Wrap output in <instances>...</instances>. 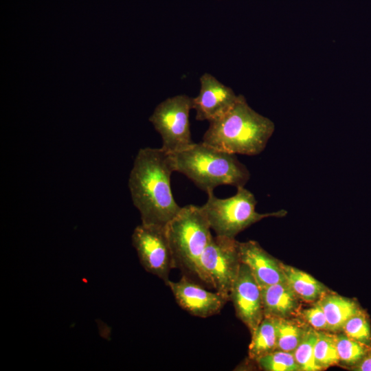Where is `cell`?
<instances>
[{
	"instance_id": "cell-4",
	"label": "cell",
	"mask_w": 371,
	"mask_h": 371,
	"mask_svg": "<svg viewBox=\"0 0 371 371\" xmlns=\"http://www.w3.org/2000/svg\"><path fill=\"white\" fill-rule=\"evenodd\" d=\"M166 231L177 267L196 275L201 256L213 236L201 207H181Z\"/></svg>"
},
{
	"instance_id": "cell-22",
	"label": "cell",
	"mask_w": 371,
	"mask_h": 371,
	"mask_svg": "<svg viewBox=\"0 0 371 371\" xmlns=\"http://www.w3.org/2000/svg\"><path fill=\"white\" fill-rule=\"evenodd\" d=\"M255 361L266 371H300L293 352L275 350Z\"/></svg>"
},
{
	"instance_id": "cell-16",
	"label": "cell",
	"mask_w": 371,
	"mask_h": 371,
	"mask_svg": "<svg viewBox=\"0 0 371 371\" xmlns=\"http://www.w3.org/2000/svg\"><path fill=\"white\" fill-rule=\"evenodd\" d=\"M277 318L265 317L251 335L248 355L251 360L276 350Z\"/></svg>"
},
{
	"instance_id": "cell-14",
	"label": "cell",
	"mask_w": 371,
	"mask_h": 371,
	"mask_svg": "<svg viewBox=\"0 0 371 371\" xmlns=\"http://www.w3.org/2000/svg\"><path fill=\"white\" fill-rule=\"evenodd\" d=\"M318 302L325 314L328 332L336 333L342 332L347 320L361 308L356 300L329 293L324 295Z\"/></svg>"
},
{
	"instance_id": "cell-15",
	"label": "cell",
	"mask_w": 371,
	"mask_h": 371,
	"mask_svg": "<svg viewBox=\"0 0 371 371\" xmlns=\"http://www.w3.org/2000/svg\"><path fill=\"white\" fill-rule=\"evenodd\" d=\"M286 282L297 296L306 302L318 301L328 289L308 273L281 262Z\"/></svg>"
},
{
	"instance_id": "cell-10",
	"label": "cell",
	"mask_w": 371,
	"mask_h": 371,
	"mask_svg": "<svg viewBox=\"0 0 371 371\" xmlns=\"http://www.w3.org/2000/svg\"><path fill=\"white\" fill-rule=\"evenodd\" d=\"M172 291L178 305L189 314L206 318L220 313L229 300L218 291H209L183 276L165 283Z\"/></svg>"
},
{
	"instance_id": "cell-5",
	"label": "cell",
	"mask_w": 371,
	"mask_h": 371,
	"mask_svg": "<svg viewBox=\"0 0 371 371\" xmlns=\"http://www.w3.org/2000/svg\"><path fill=\"white\" fill-rule=\"evenodd\" d=\"M207 200L201 207L211 227L216 236L235 238L236 235L254 223L267 217H282L287 212L260 214L256 211L257 201L244 186L227 199H218L213 193H207Z\"/></svg>"
},
{
	"instance_id": "cell-6",
	"label": "cell",
	"mask_w": 371,
	"mask_h": 371,
	"mask_svg": "<svg viewBox=\"0 0 371 371\" xmlns=\"http://www.w3.org/2000/svg\"><path fill=\"white\" fill-rule=\"evenodd\" d=\"M240 265L239 242L216 235L201 256L196 276L229 301Z\"/></svg>"
},
{
	"instance_id": "cell-21",
	"label": "cell",
	"mask_w": 371,
	"mask_h": 371,
	"mask_svg": "<svg viewBox=\"0 0 371 371\" xmlns=\"http://www.w3.org/2000/svg\"><path fill=\"white\" fill-rule=\"evenodd\" d=\"M342 332L352 339L371 346L370 320L362 308L347 320Z\"/></svg>"
},
{
	"instance_id": "cell-19",
	"label": "cell",
	"mask_w": 371,
	"mask_h": 371,
	"mask_svg": "<svg viewBox=\"0 0 371 371\" xmlns=\"http://www.w3.org/2000/svg\"><path fill=\"white\" fill-rule=\"evenodd\" d=\"M339 363L348 368L357 365L369 352L371 346L356 341L344 333L335 334Z\"/></svg>"
},
{
	"instance_id": "cell-9",
	"label": "cell",
	"mask_w": 371,
	"mask_h": 371,
	"mask_svg": "<svg viewBox=\"0 0 371 371\" xmlns=\"http://www.w3.org/2000/svg\"><path fill=\"white\" fill-rule=\"evenodd\" d=\"M229 301L233 303L236 316L252 334L265 315L260 286L249 267L243 263L232 286Z\"/></svg>"
},
{
	"instance_id": "cell-12",
	"label": "cell",
	"mask_w": 371,
	"mask_h": 371,
	"mask_svg": "<svg viewBox=\"0 0 371 371\" xmlns=\"http://www.w3.org/2000/svg\"><path fill=\"white\" fill-rule=\"evenodd\" d=\"M239 254L241 263L249 267L260 288L286 282L281 262L258 242H239Z\"/></svg>"
},
{
	"instance_id": "cell-8",
	"label": "cell",
	"mask_w": 371,
	"mask_h": 371,
	"mask_svg": "<svg viewBox=\"0 0 371 371\" xmlns=\"http://www.w3.org/2000/svg\"><path fill=\"white\" fill-rule=\"evenodd\" d=\"M131 238L144 269L166 283L170 271L177 268L166 227L141 223L135 228Z\"/></svg>"
},
{
	"instance_id": "cell-17",
	"label": "cell",
	"mask_w": 371,
	"mask_h": 371,
	"mask_svg": "<svg viewBox=\"0 0 371 371\" xmlns=\"http://www.w3.org/2000/svg\"><path fill=\"white\" fill-rule=\"evenodd\" d=\"M307 326L290 318H277L276 350L293 352L302 341Z\"/></svg>"
},
{
	"instance_id": "cell-20",
	"label": "cell",
	"mask_w": 371,
	"mask_h": 371,
	"mask_svg": "<svg viewBox=\"0 0 371 371\" xmlns=\"http://www.w3.org/2000/svg\"><path fill=\"white\" fill-rule=\"evenodd\" d=\"M317 338V330L308 326L302 341L293 352L300 371L319 370L314 359V348Z\"/></svg>"
},
{
	"instance_id": "cell-18",
	"label": "cell",
	"mask_w": 371,
	"mask_h": 371,
	"mask_svg": "<svg viewBox=\"0 0 371 371\" xmlns=\"http://www.w3.org/2000/svg\"><path fill=\"white\" fill-rule=\"evenodd\" d=\"M314 359L319 370L326 369L339 363L335 334L326 330H317L314 348Z\"/></svg>"
},
{
	"instance_id": "cell-23",
	"label": "cell",
	"mask_w": 371,
	"mask_h": 371,
	"mask_svg": "<svg viewBox=\"0 0 371 371\" xmlns=\"http://www.w3.org/2000/svg\"><path fill=\"white\" fill-rule=\"evenodd\" d=\"M301 315L309 326L315 330L328 331L325 314L318 301L311 307L302 311Z\"/></svg>"
},
{
	"instance_id": "cell-1",
	"label": "cell",
	"mask_w": 371,
	"mask_h": 371,
	"mask_svg": "<svg viewBox=\"0 0 371 371\" xmlns=\"http://www.w3.org/2000/svg\"><path fill=\"white\" fill-rule=\"evenodd\" d=\"M173 154L161 147L140 148L128 178V188L142 224L166 227L181 207L172 194Z\"/></svg>"
},
{
	"instance_id": "cell-13",
	"label": "cell",
	"mask_w": 371,
	"mask_h": 371,
	"mask_svg": "<svg viewBox=\"0 0 371 371\" xmlns=\"http://www.w3.org/2000/svg\"><path fill=\"white\" fill-rule=\"evenodd\" d=\"M260 289L265 317L290 318L295 314L300 299L286 282Z\"/></svg>"
},
{
	"instance_id": "cell-24",
	"label": "cell",
	"mask_w": 371,
	"mask_h": 371,
	"mask_svg": "<svg viewBox=\"0 0 371 371\" xmlns=\"http://www.w3.org/2000/svg\"><path fill=\"white\" fill-rule=\"evenodd\" d=\"M354 371H371V349L366 356L355 366L350 368Z\"/></svg>"
},
{
	"instance_id": "cell-11",
	"label": "cell",
	"mask_w": 371,
	"mask_h": 371,
	"mask_svg": "<svg viewBox=\"0 0 371 371\" xmlns=\"http://www.w3.org/2000/svg\"><path fill=\"white\" fill-rule=\"evenodd\" d=\"M238 97L232 88L212 74L205 73L200 78L199 93L192 98L196 119L210 122L220 117L234 105Z\"/></svg>"
},
{
	"instance_id": "cell-7",
	"label": "cell",
	"mask_w": 371,
	"mask_h": 371,
	"mask_svg": "<svg viewBox=\"0 0 371 371\" xmlns=\"http://www.w3.org/2000/svg\"><path fill=\"white\" fill-rule=\"evenodd\" d=\"M192 98L177 95L168 98L155 109L149 121L160 134L162 146L170 153H177L192 146L189 122Z\"/></svg>"
},
{
	"instance_id": "cell-2",
	"label": "cell",
	"mask_w": 371,
	"mask_h": 371,
	"mask_svg": "<svg viewBox=\"0 0 371 371\" xmlns=\"http://www.w3.org/2000/svg\"><path fill=\"white\" fill-rule=\"evenodd\" d=\"M203 142L230 153H260L274 132V123L249 106L238 95L234 105L224 115L209 122Z\"/></svg>"
},
{
	"instance_id": "cell-3",
	"label": "cell",
	"mask_w": 371,
	"mask_h": 371,
	"mask_svg": "<svg viewBox=\"0 0 371 371\" xmlns=\"http://www.w3.org/2000/svg\"><path fill=\"white\" fill-rule=\"evenodd\" d=\"M175 171L192 181L206 193L217 186H244L250 177L247 168L236 156L203 142L172 153Z\"/></svg>"
}]
</instances>
